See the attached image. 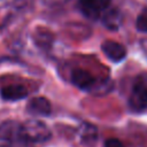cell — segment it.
<instances>
[{
    "label": "cell",
    "instance_id": "cell-6",
    "mask_svg": "<svg viewBox=\"0 0 147 147\" xmlns=\"http://www.w3.org/2000/svg\"><path fill=\"white\" fill-rule=\"evenodd\" d=\"M101 49L103 54L114 63H118L123 61L126 56V48L117 41L114 40H106L101 45Z\"/></svg>",
    "mask_w": 147,
    "mask_h": 147
},
{
    "label": "cell",
    "instance_id": "cell-7",
    "mask_svg": "<svg viewBox=\"0 0 147 147\" xmlns=\"http://www.w3.org/2000/svg\"><path fill=\"white\" fill-rule=\"evenodd\" d=\"M28 113L38 116H48L52 113V106L49 101L44 96L32 98L26 105Z\"/></svg>",
    "mask_w": 147,
    "mask_h": 147
},
{
    "label": "cell",
    "instance_id": "cell-3",
    "mask_svg": "<svg viewBox=\"0 0 147 147\" xmlns=\"http://www.w3.org/2000/svg\"><path fill=\"white\" fill-rule=\"evenodd\" d=\"M0 147H24L21 136V123L6 121L0 124Z\"/></svg>",
    "mask_w": 147,
    "mask_h": 147
},
{
    "label": "cell",
    "instance_id": "cell-10",
    "mask_svg": "<svg viewBox=\"0 0 147 147\" xmlns=\"http://www.w3.org/2000/svg\"><path fill=\"white\" fill-rule=\"evenodd\" d=\"M80 139H82V142L84 144H92L96 140V137H98V131H96V127L91 125V124H84L82 127H80Z\"/></svg>",
    "mask_w": 147,
    "mask_h": 147
},
{
    "label": "cell",
    "instance_id": "cell-2",
    "mask_svg": "<svg viewBox=\"0 0 147 147\" xmlns=\"http://www.w3.org/2000/svg\"><path fill=\"white\" fill-rule=\"evenodd\" d=\"M129 107L133 111H144L147 109V75L142 74L136 77L129 98Z\"/></svg>",
    "mask_w": 147,
    "mask_h": 147
},
{
    "label": "cell",
    "instance_id": "cell-9",
    "mask_svg": "<svg viewBox=\"0 0 147 147\" xmlns=\"http://www.w3.org/2000/svg\"><path fill=\"white\" fill-rule=\"evenodd\" d=\"M101 18H102L103 25L109 30H117L121 26L123 21L122 13L117 8H110V9L108 8L101 15Z\"/></svg>",
    "mask_w": 147,
    "mask_h": 147
},
{
    "label": "cell",
    "instance_id": "cell-5",
    "mask_svg": "<svg viewBox=\"0 0 147 147\" xmlns=\"http://www.w3.org/2000/svg\"><path fill=\"white\" fill-rule=\"evenodd\" d=\"M70 80L76 87L83 91H91L96 86V79L87 70L80 68L74 69L71 71Z\"/></svg>",
    "mask_w": 147,
    "mask_h": 147
},
{
    "label": "cell",
    "instance_id": "cell-13",
    "mask_svg": "<svg viewBox=\"0 0 147 147\" xmlns=\"http://www.w3.org/2000/svg\"><path fill=\"white\" fill-rule=\"evenodd\" d=\"M7 2H18V1H23V0H5Z\"/></svg>",
    "mask_w": 147,
    "mask_h": 147
},
{
    "label": "cell",
    "instance_id": "cell-11",
    "mask_svg": "<svg viewBox=\"0 0 147 147\" xmlns=\"http://www.w3.org/2000/svg\"><path fill=\"white\" fill-rule=\"evenodd\" d=\"M136 28L140 32H147V8H144L138 15L136 21Z\"/></svg>",
    "mask_w": 147,
    "mask_h": 147
},
{
    "label": "cell",
    "instance_id": "cell-1",
    "mask_svg": "<svg viewBox=\"0 0 147 147\" xmlns=\"http://www.w3.org/2000/svg\"><path fill=\"white\" fill-rule=\"evenodd\" d=\"M21 136L24 147L32 145H41L47 142L52 133L47 125L38 119H29L21 123Z\"/></svg>",
    "mask_w": 147,
    "mask_h": 147
},
{
    "label": "cell",
    "instance_id": "cell-12",
    "mask_svg": "<svg viewBox=\"0 0 147 147\" xmlns=\"http://www.w3.org/2000/svg\"><path fill=\"white\" fill-rule=\"evenodd\" d=\"M105 147H124V145L116 138H109L105 141Z\"/></svg>",
    "mask_w": 147,
    "mask_h": 147
},
{
    "label": "cell",
    "instance_id": "cell-4",
    "mask_svg": "<svg viewBox=\"0 0 147 147\" xmlns=\"http://www.w3.org/2000/svg\"><path fill=\"white\" fill-rule=\"evenodd\" d=\"M111 0H79L78 7L82 14L90 20H98L109 8Z\"/></svg>",
    "mask_w": 147,
    "mask_h": 147
},
{
    "label": "cell",
    "instance_id": "cell-8",
    "mask_svg": "<svg viewBox=\"0 0 147 147\" xmlns=\"http://www.w3.org/2000/svg\"><path fill=\"white\" fill-rule=\"evenodd\" d=\"M0 95L6 101H17V100H22L26 98L28 90L23 85L13 84V85L2 87L0 91Z\"/></svg>",
    "mask_w": 147,
    "mask_h": 147
}]
</instances>
